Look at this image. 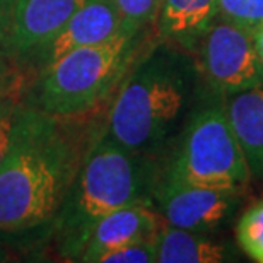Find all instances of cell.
<instances>
[{"mask_svg": "<svg viewBox=\"0 0 263 263\" xmlns=\"http://www.w3.org/2000/svg\"><path fill=\"white\" fill-rule=\"evenodd\" d=\"M202 87L190 51L159 40L125 73L103 132L130 151L159 157L175 144Z\"/></svg>", "mask_w": 263, "mask_h": 263, "instance_id": "cell-1", "label": "cell"}, {"mask_svg": "<svg viewBox=\"0 0 263 263\" xmlns=\"http://www.w3.org/2000/svg\"><path fill=\"white\" fill-rule=\"evenodd\" d=\"M76 118L43 113L0 166V233L50 226L94 139Z\"/></svg>", "mask_w": 263, "mask_h": 263, "instance_id": "cell-2", "label": "cell"}, {"mask_svg": "<svg viewBox=\"0 0 263 263\" xmlns=\"http://www.w3.org/2000/svg\"><path fill=\"white\" fill-rule=\"evenodd\" d=\"M159 178L157 157L130 151L98 132L50 224L59 255L79 261L89 229L103 215L132 203L154 207Z\"/></svg>", "mask_w": 263, "mask_h": 263, "instance_id": "cell-3", "label": "cell"}, {"mask_svg": "<svg viewBox=\"0 0 263 263\" xmlns=\"http://www.w3.org/2000/svg\"><path fill=\"white\" fill-rule=\"evenodd\" d=\"M144 34L123 31L104 43L68 51L36 72L21 98L50 117H86L120 86L137 59Z\"/></svg>", "mask_w": 263, "mask_h": 263, "instance_id": "cell-4", "label": "cell"}, {"mask_svg": "<svg viewBox=\"0 0 263 263\" xmlns=\"http://www.w3.org/2000/svg\"><path fill=\"white\" fill-rule=\"evenodd\" d=\"M175 144L162 175L236 192H245L250 185L248 164L228 122L224 96L205 84Z\"/></svg>", "mask_w": 263, "mask_h": 263, "instance_id": "cell-5", "label": "cell"}, {"mask_svg": "<svg viewBox=\"0 0 263 263\" xmlns=\"http://www.w3.org/2000/svg\"><path fill=\"white\" fill-rule=\"evenodd\" d=\"M203 84L220 96L263 87V64L253 33L214 17L192 51Z\"/></svg>", "mask_w": 263, "mask_h": 263, "instance_id": "cell-6", "label": "cell"}, {"mask_svg": "<svg viewBox=\"0 0 263 263\" xmlns=\"http://www.w3.org/2000/svg\"><path fill=\"white\" fill-rule=\"evenodd\" d=\"M243 192L193 185L162 175L154 193V209L167 226L217 234L234 220Z\"/></svg>", "mask_w": 263, "mask_h": 263, "instance_id": "cell-7", "label": "cell"}, {"mask_svg": "<svg viewBox=\"0 0 263 263\" xmlns=\"http://www.w3.org/2000/svg\"><path fill=\"white\" fill-rule=\"evenodd\" d=\"M123 31L122 15L113 0H87L64 28L57 31L45 45L29 51L15 67L23 70L24 76L26 72H33L34 76L68 51L104 43Z\"/></svg>", "mask_w": 263, "mask_h": 263, "instance_id": "cell-8", "label": "cell"}, {"mask_svg": "<svg viewBox=\"0 0 263 263\" xmlns=\"http://www.w3.org/2000/svg\"><path fill=\"white\" fill-rule=\"evenodd\" d=\"M164 224L161 214L147 203H132L113 210L98 219L89 229L79 261L96 263L104 251L154 238Z\"/></svg>", "mask_w": 263, "mask_h": 263, "instance_id": "cell-9", "label": "cell"}, {"mask_svg": "<svg viewBox=\"0 0 263 263\" xmlns=\"http://www.w3.org/2000/svg\"><path fill=\"white\" fill-rule=\"evenodd\" d=\"M87 0H15L9 60L17 65L45 45Z\"/></svg>", "mask_w": 263, "mask_h": 263, "instance_id": "cell-10", "label": "cell"}, {"mask_svg": "<svg viewBox=\"0 0 263 263\" xmlns=\"http://www.w3.org/2000/svg\"><path fill=\"white\" fill-rule=\"evenodd\" d=\"M224 109L253 180L263 178V87L224 96Z\"/></svg>", "mask_w": 263, "mask_h": 263, "instance_id": "cell-11", "label": "cell"}, {"mask_svg": "<svg viewBox=\"0 0 263 263\" xmlns=\"http://www.w3.org/2000/svg\"><path fill=\"white\" fill-rule=\"evenodd\" d=\"M236 260V250L217 234L180 229L167 224L157 233L159 263H226Z\"/></svg>", "mask_w": 263, "mask_h": 263, "instance_id": "cell-12", "label": "cell"}, {"mask_svg": "<svg viewBox=\"0 0 263 263\" xmlns=\"http://www.w3.org/2000/svg\"><path fill=\"white\" fill-rule=\"evenodd\" d=\"M215 9L217 0H159L157 34L192 53L200 34L214 21Z\"/></svg>", "mask_w": 263, "mask_h": 263, "instance_id": "cell-13", "label": "cell"}, {"mask_svg": "<svg viewBox=\"0 0 263 263\" xmlns=\"http://www.w3.org/2000/svg\"><path fill=\"white\" fill-rule=\"evenodd\" d=\"M21 94L0 98V166L9 159L43 115L28 106Z\"/></svg>", "mask_w": 263, "mask_h": 263, "instance_id": "cell-14", "label": "cell"}, {"mask_svg": "<svg viewBox=\"0 0 263 263\" xmlns=\"http://www.w3.org/2000/svg\"><path fill=\"white\" fill-rule=\"evenodd\" d=\"M236 243L256 263H263V200L251 205L236 222Z\"/></svg>", "mask_w": 263, "mask_h": 263, "instance_id": "cell-15", "label": "cell"}, {"mask_svg": "<svg viewBox=\"0 0 263 263\" xmlns=\"http://www.w3.org/2000/svg\"><path fill=\"white\" fill-rule=\"evenodd\" d=\"M215 17L255 33L263 24V0H217Z\"/></svg>", "mask_w": 263, "mask_h": 263, "instance_id": "cell-16", "label": "cell"}, {"mask_svg": "<svg viewBox=\"0 0 263 263\" xmlns=\"http://www.w3.org/2000/svg\"><path fill=\"white\" fill-rule=\"evenodd\" d=\"M120 15L123 29L128 33H145L151 24H156L159 0H113Z\"/></svg>", "mask_w": 263, "mask_h": 263, "instance_id": "cell-17", "label": "cell"}, {"mask_svg": "<svg viewBox=\"0 0 263 263\" xmlns=\"http://www.w3.org/2000/svg\"><path fill=\"white\" fill-rule=\"evenodd\" d=\"M157 261V236L135 243L118 246L104 251L96 263H156Z\"/></svg>", "mask_w": 263, "mask_h": 263, "instance_id": "cell-18", "label": "cell"}, {"mask_svg": "<svg viewBox=\"0 0 263 263\" xmlns=\"http://www.w3.org/2000/svg\"><path fill=\"white\" fill-rule=\"evenodd\" d=\"M15 0H0V57L9 60Z\"/></svg>", "mask_w": 263, "mask_h": 263, "instance_id": "cell-19", "label": "cell"}, {"mask_svg": "<svg viewBox=\"0 0 263 263\" xmlns=\"http://www.w3.org/2000/svg\"><path fill=\"white\" fill-rule=\"evenodd\" d=\"M26 86V76L17 67H10L7 70H0V98L10 94H21Z\"/></svg>", "mask_w": 263, "mask_h": 263, "instance_id": "cell-20", "label": "cell"}, {"mask_svg": "<svg viewBox=\"0 0 263 263\" xmlns=\"http://www.w3.org/2000/svg\"><path fill=\"white\" fill-rule=\"evenodd\" d=\"M253 38H255V45H256V50H258V55H260V60L263 64V24L260 28L255 29L253 33Z\"/></svg>", "mask_w": 263, "mask_h": 263, "instance_id": "cell-21", "label": "cell"}, {"mask_svg": "<svg viewBox=\"0 0 263 263\" xmlns=\"http://www.w3.org/2000/svg\"><path fill=\"white\" fill-rule=\"evenodd\" d=\"M10 260V255H9V251H7V248L0 243V263L2 261H9Z\"/></svg>", "mask_w": 263, "mask_h": 263, "instance_id": "cell-22", "label": "cell"}, {"mask_svg": "<svg viewBox=\"0 0 263 263\" xmlns=\"http://www.w3.org/2000/svg\"><path fill=\"white\" fill-rule=\"evenodd\" d=\"M14 67V64L7 59H4V57H0V70H7V68Z\"/></svg>", "mask_w": 263, "mask_h": 263, "instance_id": "cell-23", "label": "cell"}]
</instances>
